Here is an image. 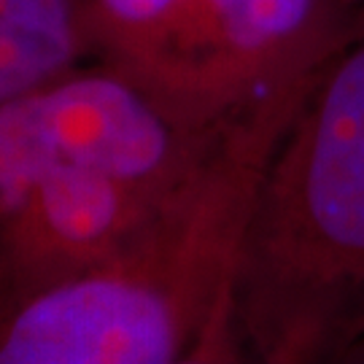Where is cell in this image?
<instances>
[{
  "label": "cell",
  "mask_w": 364,
  "mask_h": 364,
  "mask_svg": "<svg viewBox=\"0 0 364 364\" xmlns=\"http://www.w3.org/2000/svg\"><path fill=\"white\" fill-rule=\"evenodd\" d=\"M313 81L237 114L108 259L3 308L0 364L237 362L232 297L254 197Z\"/></svg>",
  "instance_id": "6da1fadb"
},
{
  "label": "cell",
  "mask_w": 364,
  "mask_h": 364,
  "mask_svg": "<svg viewBox=\"0 0 364 364\" xmlns=\"http://www.w3.org/2000/svg\"><path fill=\"white\" fill-rule=\"evenodd\" d=\"M227 124L203 127L92 57L3 105L0 311L108 259Z\"/></svg>",
  "instance_id": "7a4b0ae2"
},
{
  "label": "cell",
  "mask_w": 364,
  "mask_h": 364,
  "mask_svg": "<svg viewBox=\"0 0 364 364\" xmlns=\"http://www.w3.org/2000/svg\"><path fill=\"white\" fill-rule=\"evenodd\" d=\"M364 316V30L275 144L232 297L237 362H329Z\"/></svg>",
  "instance_id": "3957f363"
},
{
  "label": "cell",
  "mask_w": 364,
  "mask_h": 364,
  "mask_svg": "<svg viewBox=\"0 0 364 364\" xmlns=\"http://www.w3.org/2000/svg\"><path fill=\"white\" fill-rule=\"evenodd\" d=\"M92 60L203 127L311 84L364 30V0H81Z\"/></svg>",
  "instance_id": "277c9868"
},
{
  "label": "cell",
  "mask_w": 364,
  "mask_h": 364,
  "mask_svg": "<svg viewBox=\"0 0 364 364\" xmlns=\"http://www.w3.org/2000/svg\"><path fill=\"white\" fill-rule=\"evenodd\" d=\"M84 60L81 0H0V108Z\"/></svg>",
  "instance_id": "5b68a950"
},
{
  "label": "cell",
  "mask_w": 364,
  "mask_h": 364,
  "mask_svg": "<svg viewBox=\"0 0 364 364\" xmlns=\"http://www.w3.org/2000/svg\"><path fill=\"white\" fill-rule=\"evenodd\" d=\"M329 362L338 364H364V316L343 335Z\"/></svg>",
  "instance_id": "8992f818"
}]
</instances>
